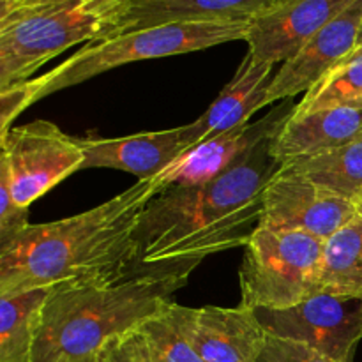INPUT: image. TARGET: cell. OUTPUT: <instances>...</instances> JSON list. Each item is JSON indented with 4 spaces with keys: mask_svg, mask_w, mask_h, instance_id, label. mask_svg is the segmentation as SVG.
<instances>
[{
    "mask_svg": "<svg viewBox=\"0 0 362 362\" xmlns=\"http://www.w3.org/2000/svg\"><path fill=\"white\" fill-rule=\"evenodd\" d=\"M274 138L218 179L156 194L134 232V274L189 276L205 258L246 246L260 226L264 193L279 170Z\"/></svg>",
    "mask_w": 362,
    "mask_h": 362,
    "instance_id": "1",
    "label": "cell"
},
{
    "mask_svg": "<svg viewBox=\"0 0 362 362\" xmlns=\"http://www.w3.org/2000/svg\"><path fill=\"white\" fill-rule=\"evenodd\" d=\"M156 194L154 179H138L90 211L28 225L0 246V296L133 276L134 232Z\"/></svg>",
    "mask_w": 362,
    "mask_h": 362,
    "instance_id": "2",
    "label": "cell"
},
{
    "mask_svg": "<svg viewBox=\"0 0 362 362\" xmlns=\"http://www.w3.org/2000/svg\"><path fill=\"white\" fill-rule=\"evenodd\" d=\"M187 279V274L154 272L55 286L42 308L30 362H99L112 339L168 310Z\"/></svg>",
    "mask_w": 362,
    "mask_h": 362,
    "instance_id": "3",
    "label": "cell"
},
{
    "mask_svg": "<svg viewBox=\"0 0 362 362\" xmlns=\"http://www.w3.org/2000/svg\"><path fill=\"white\" fill-rule=\"evenodd\" d=\"M113 37L110 0H25L0 14V90L80 42Z\"/></svg>",
    "mask_w": 362,
    "mask_h": 362,
    "instance_id": "4",
    "label": "cell"
},
{
    "mask_svg": "<svg viewBox=\"0 0 362 362\" xmlns=\"http://www.w3.org/2000/svg\"><path fill=\"white\" fill-rule=\"evenodd\" d=\"M247 30L250 21L172 23L88 42L60 62L55 69L39 78H32L35 101L126 64L184 55L232 41H246Z\"/></svg>",
    "mask_w": 362,
    "mask_h": 362,
    "instance_id": "5",
    "label": "cell"
},
{
    "mask_svg": "<svg viewBox=\"0 0 362 362\" xmlns=\"http://www.w3.org/2000/svg\"><path fill=\"white\" fill-rule=\"evenodd\" d=\"M325 240L306 232L258 226L239 271L240 304L286 310L320 293Z\"/></svg>",
    "mask_w": 362,
    "mask_h": 362,
    "instance_id": "6",
    "label": "cell"
},
{
    "mask_svg": "<svg viewBox=\"0 0 362 362\" xmlns=\"http://www.w3.org/2000/svg\"><path fill=\"white\" fill-rule=\"evenodd\" d=\"M0 177L14 202L30 207L37 198L85 166L80 138L48 120L11 127L0 136Z\"/></svg>",
    "mask_w": 362,
    "mask_h": 362,
    "instance_id": "7",
    "label": "cell"
},
{
    "mask_svg": "<svg viewBox=\"0 0 362 362\" xmlns=\"http://www.w3.org/2000/svg\"><path fill=\"white\" fill-rule=\"evenodd\" d=\"M267 334L303 343L339 362H354L362 339V300L318 293L286 310H255Z\"/></svg>",
    "mask_w": 362,
    "mask_h": 362,
    "instance_id": "8",
    "label": "cell"
},
{
    "mask_svg": "<svg viewBox=\"0 0 362 362\" xmlns=\"http://www.w3.org/2000/svg\"><path fill=\"white\" fill-rule=\"evenodd\" d=\"M297 103L285 99L258 120L218 134L184 152L163 173L154 177L156 193L175 187H193L218 179L239 165L262 141L276 138L293 115Z\"/></svg>",
    "mask_w": 362,
    "mask_h": 362,
    "instance_id": "9",
    "label": "cell"
},
{
    "mask_svg": "<svg viewBox=\"0 0 362 362\" xmlns=\"http://www.w3.org/2000/svg\"><path fill=\"white\" fill-rule=\"evenodd\" d=\"M359 207L361 204L310 180L276 172L264 193L260 226L306 232L327 240L357 214Z\"/></svg>",
    "mask_w": 362,
    "mask_h": 362,
    "instance_id": "10",
    "label": "cell"
},
{
    "mask_svg": "<svg viewBox=\"0 0 362 362\" xmlns=\"http://www.w3.org/2000/svg\"><path fill=\"white\" fill-rule=\"evenodd\" d=\"M362 0H356L339 16L318 30L292 59L281 64L267 94V106L306 94L325 74L352 55L359 46Z\"/></svg>",
    "mask_w": 362,
    "mask_h": 362,
    "instance_id": "11",
    "label": "cell"
},
{
    "mask_svg": "<svg viewBox=\"0 0 362 362\" xmlns=\"http://www.w3.org/2000/svg\"><path fill=\"white\" fill-rule=\"evenodd\" d=\"M356 0H276L250 21L246 42L258 62L283 64Z\"/></svg>",
    "mask_w": 362,
    "mask_h": 362,
    "instance_id": "12",
    "label": "cell"
},
{
    "mask_svg": "<svg viewBox=\"0 0 362 362\" xmlns=\"http://www.w3.org/2000/svg\"><path fill=\"white\" fill-rule=\"evenodd\" d=\"M180 324L205 362H257L267 331L257 311L237 308H184L177 304Z\"/></svg>",
    "mask_w": 362,
    "mask_h": 362,
    "instance_id": "13",
    "label": "cell"
},
{
    "mask_svg": "<svg viewBox=\"0 0 362 362\" xmlns=\"http://www.w3.org/2000/svg\"><path fill=\"white\" fill-rule=\"evenodd\" d=\"M85 152V168H112L154 179L193 148L189 124L165 131L129 134L119 138H80Z\"/></svg>",
    "mask_w": 362,
    "mask_h": 362,
    "instance_id": "14",
    "label": "cell"
},
{
    "mask_svg": "<svg viewBox=\"0 0 362 362\" xmlns=\"http://www.w3.org/2000/svg\"><path fill=\"white\" fill-rule=\"evenodd\" d=\"M276 0H110L113 35L172 23L251 21Z\"/></svg>",
    "mask_w": 362,
    "mask_h": 362,
    "instance_id": "15",
    "label": "cell"
},
{
    "mask_svg": "<svg viewBox=\"0 0 362 362\" xmlns=\"http://www.w3.org/2000/svg\"><path fill=\"white\" fill-rule=\"evenodd\" d=\"M274 74V64L258 62L247 53L235 76L207 112L189 124L193 147L251 122V117L267 106V94Z\"/></svg>",
    "mask_w": 362,
    "mask_h": 362,
    "instance_id": "16",
    "label": "cell"
},
{
    "mask_svg": "<svg viewBox=\"0 0 362 362\" xmlns=\"http://www.w3.org/2000/svg\"><path fill=\"white\" fill-rule=\"evenodd\" d=\"M362 136V110L322 108L293 113L272 141V156L279 165L310 158L350 144Z\"/></svg>",
    "mask_w": 362,
    "mask_h": 362,
    "instance_id": "17",
    "label": "cell"
},
{
    "mask_svg": "<svg viewBox=\"0 0 362 362\" xmlns=\"http://www.w3.org/2000/svg\"><path fill=\"white\" fill-rule=\"evenodd\" d=\"M278 173L300 177L338 197L361 204L362 198V136L350 144L310 158L279 165Z\"/></svg>",
    "mask_w": 362,
    "mask_h": 362,
    "instance_id": "18",
    "label": "cell"
},
{
    "mask_svg": "<svg viewBox=\"0 0 362 362\" xmlns=\"http://www.w3.org/2000/svg\"><path fill=\"white\" fill-rule=\"evenodd\" d=\"M320 293L362 300V205L343 228L325 240Z\"/></svg>",
    "mask_w": 362,
    "mask_h": 362,
    "instance_id": "19",
    "label": "cell"
},
{
    "mask_svg": "<svg viewBox=\"0 0 362 362\" xmlns=\"http://www.w3.org/2000/svg\"><path fill=\"white\" fill-rule=\"evenodd\" d=\"M53 288L0 296V362H30L42 308Z\"/></svg>",
    "mask_w": 362,
    "mask_h": 362,
    "instance_id": "20",
    "label": "cell"
},
{
    "mask_svg": "<svg viewBox=\"0 0 362 362\" xmlns=\"http://www.w3.org/2000/svg\"><path fill=\"white\" fill-rule=\"evenodd\" d=\"M322 108L362 110V52H354L297 103L293 113Z\"/></svg>",
    "mask_w": 362,
    "mask_h": 362,
    "instance_id": "21",
    "label": "cell"
},
{
    "mask_svg": "<svg viewBox=\"0 0 362 362\" xmlns=\"http://www.w3.org/2000/svg\"><path fill=\"white\" fill-rule=\"evenodd\" d=\"M140 329L163 362H205L187 338L175 303L161 315L145 322Z\"/></svg>",
    "mask_w": 362,
    "mask_h": 362,
    "instance_id": "22",
    "label": "cell"
},
{
    "mask_svg": "<svg viewBox=\"0 0 362 362\" xmlns=\"http://www.w3.org/2000/svg\"><path fill=\"white\" fill-rule=\"evenodd\" d=\"M99 362H163L141 329L112 339L103 349Z\"/></svg>",
    "mask_w": 362,
    "mask_h": 362,
    "instance_id": "23",
    "label": "cell"
},
{
    "mask_svg": "<svg viewBox=\"0 0 362 362\" xmlns=\"http://www.w3.org/2000/svg\"><path fill=\"white\" fill-rule=\"evenodd\" d=\"M257 362H339L317 352L311 346L303 343L290 341V339L278 338V336L267 334L264 350Z\"/></svg>",
    "mask_w": 362,
    "mask_h": 362,
    "instance_id": "24",
    "label": "cell"
},
{
    "mask_svg": "<svg viewBox=\"0 0 362 362\" xmlns=\"http://www.w3.org/2000/svg\"><path fill=\"white\" fill-rule=\"evenodd\" d=\"M35 103V88L32 80L11 85L0 90V136L13 126L14 119Z\"/></svg>",
    "mask_w": 362,
    "mask_h": 362,
    "instance_id": "25",
    "label": "cell"
},
{
    "mask_svg": "<svg viewBox=\"0 0 362 362\" xmlns=\"http://www.w3.org/2000/svg\"><path fill=\"white\" fill-rule=\"evenodd\" d=\"M28 225V209L14 202L6 179L0 177V246L14 239Z\"/></svg>",
    "mask_w": 362,
    "mask_h": 362,
    "instance_id": "26",
    "label": "cell"
},
{
    "mask_svg": "<svg viewBox=\"0 0 362 362\" xmlns=\"http://www.w3.org/2000/svg\"><path fill=\"white\" fill-rule=\"evenodd\" d=\"M25 2V0H0V14H6L9 13L13 7H16L18 4Z\"/></svg>",
    "mask_w": 362,
    "mask_h": 362,
    "instance_id": "27",
    "label": "cell"
},
{
    "mask_svg": "<svg viewBox=\"0 0 362 362\" xmlns=\"http://www.w3.org/2000/svg\"><path fill=\"white\" fill-rule=\"evenodd\" d=\"M362 45V27H361V35H359V46Z\"/></svg>",
    "mask_w": 362,
    "mask_h": 362,
    "instance_id": "28",
    "label": "cell"
},
{
    "mask_svg": "<svg viewBox=\"0 0 362 362\" xmlns=\"http://www.w3.org/2000/svg\"><path fill=\"white\" fill-rule=\"evenodd\" d=\"M356 52H362V45H361V46H357V48H356Z\"/></svg>",
    "mask_w": 362,
    "mask_h": 362,
    "instance_id": "29",
    "label": "cell"
},
{
    "mask_svg": "<svg viewBox=\"0 0 362 362\" xmlns=\"http://www.w3.org/2000/svg\"><path fill=\"white\" fill-rule=\"evenodd\" d=\"M361 205H362V198H361Z\"/></svg>",
    "mask_w": 362,
    "mask_h": 362,
    "instance_id": "30",
    "label": "cell"
}]
</instances>
